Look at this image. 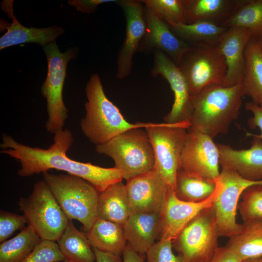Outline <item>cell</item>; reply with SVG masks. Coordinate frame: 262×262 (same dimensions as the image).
<instances>
[{"instance_id":"cell-1","label":"cell","mask_w":262,"mask_h":262,"mask_svg":"<svg viewBox=\"0 0 262 262\" xmlns=\"http://www.w3.org/2000/svg\"><path fill=\"white\" fill-rule=\"evenodd\" d=\"M1 139L0 153L20 163L21 168L17 171L20 177L44 173L50 169L62 170L86 180L99 193L123 180L121 172L115 167H102L67 157L66 152L73 143L74 138L72 132L66 129L54 133V142L47 149L23 145L7 134H3Z\"/></svg>"},{"instance_id":"cell-2","label":"cell","mask_w":262,"mask_h":262,"mask_svg":"<svg viewBox=\"0 0 262 262\" xmlns=\"http://www.w3.org/2000/svg\"><path fill=\"white\" fill-rule=\"evenodd\" d=\"M244 96L243 81L230 86L206 87L192 97L193 113L189 128L213 139L226 134L231 124L239 116Z\"/></svg>"},{"instance_id":"cell-3","label":"cell","mask_w":262,"mask_h":262,"mask_svg":"<svg viewBox=\"0 0 262 262\" xmlns=\"http://www.w3.org/2000/svg\"><path fill=\"white\" fill-rule=\"evenodd\" d=\"M86 114L80 121L81 130L90 142L103 144L128 130L146 128L155 123H130L106 97L97 74L91 76L85 88Z\"/></svg>"},{"instance_id":"cell-4","label":"cell","mask_w":262,"mask_h":262,"mask_svg":"<svg viewBox=\"0 0 262 262\" xmlns=\"http://www.w3.org/2000/svg\"><path fill=\"white\" fill-rule=\"evenodd\" d=\"M43 177L67 217L81 222L87 232L98 218V190L86 180L70 174L46 172Z\"/></svg>"},{"instance_id":"cell-5","label":"cell","mask_w":262,"mask_h":262,"mask_svg":"<svg viewBox=\"0 0 262 262\" xmlns=\"http://www.w3.org/2000/svg\"><path fill=\"white\" fill-rule=\"evenodd\" d=\"M143 128L128 130L107 142L96 146V151L112 158L115 167L126 181L152 170L155 165L153 147Z\"/></svg>"},{"instance_id":"cell-6","label":"cell","mask_w":262,"mask_h":262,"mask_svg":"<svg viewBox=\"0 0 262 262\" xmlns=\"http://www.w3.org/2000/svg\"><path fill=\"white\" fill-rule=\"evenodd\" d=\"M17 204L28 225L32 227L41 240H59L69 219L44 180L36 182L30 196L20 197Z\"/></svg>"},{"instance_id":"cell-7","label":"cell","mask_w":262,"mask_h":262,"mask_svg":"<svg viewBox=\"0 0 262 262\" xmlns=\"http://www.w3.org/2000/svg\"><path fill=\"white\" fill-rule=\"evenodd\" d=\"M48 62L46 78L42 84L41 92L46 98L48 118L46 128L52 133L63 129L68 117V110L63 98V89L68 62L76 56V49L70 48L61 52L56 42L42 47Z\"/></svg>"},{"instance_id":"cell-8","label":"cell","mask_w":262,"mask_h":262,"mask_svg":"<svg viewBox=\"0 0 262 262\" xmlns=\"http://www.w3.org/2000/svg\"><path fill=\"white\" fill-rule=\"evenodd\" d=\"M178 66L192 97L208 86L225 84L227 65L217 45L189 46Z\"/></svg>"},{"instance_id":"cell-9","label":"cell","mask_w":262,"mask_h":262,"mask_svg":"<svg viewBox=\"0 0 262 262\" xmlns=\"http://www.w3.org/2000/svg\"><path fill=\"white\" fill-rule=\"evenodd\" d=\"M214 206L199 213L172 242L183 262H210L219 248Z\"/></svg>"},{"instance_id":"cell-10","label":"cell","mask_w":262,"mask_h":262,"mask_svg":"<svg viewBox=\"0 0 262 262\" xmlns=\"http://www.w3.org/2000/svg\"><path fill=\"white\" fill-rule=\"evenodd\" d=\"M190 124L155 123L145 128L151 143L154 156V168L169 187L175 190L180 155Z\"/></svg>"},{"instance_id":"cell-11","label":"cell","mask_w":262,"mask_h":262,"mask_svg":"<svg viewBox=\"0 0 262 262\" xmlns=\"http://www.w3.org/2000/svg\"><path fill=\"white\" fill-rule=\"evenodd\" d=\"M219 152L213 139L189 128L182 146L180 168L188 175L215 180L219 175Z\"/></svg>"},{"instance_id":"cell-12","label":"cell","mask_w":262,"mask_h":262,"mask_svg":"<svg viewBox=\"0 0 262 262\" xmlns=\"http://www.w3.org/2000/svg\"><path fill=\"white\" fill-rule=\"evenodd\" d=\"M217 178L221 183L222 189L213 206L219 235L229 238L238 233L242 228V224L238 223L236 218L242 193L250 186L262 183V180H247L233 170L224 167H221Z\"/></svg>"},{"instance_id":"cell-13","label":"cell","mask_w":262,"mask_h":262,"mask_svg":"<svg viewBox=\"0 0 262 262\" xmlns=\"http://www.w3.org/2000/svg\"><path fill=\"white\" fill-rule=\"evenodd\" d=\"M152 52L154 57L152 76H161L166 80L174 96L170 111L163 118L164 123L190 124L193 113V97L184 77L178 66L165 53L159 50Z\"/></svg>"},{"instance_id":"cell-14","label":"cell","mask_w":262,"mask_h":262,"mask_svg":"<svg viewBox=\"0 0 262 262\" xmlns=\"http://www.w3.org/2000/svg\"><path fill=\"white\" fill-rule=\"evenodd\" d=\"M215 181L216 187L213 194L199 202L182 201L176 196L174 190L169 188L160 213V240L172 242L199 213L213 206L222 189L221 183L218 178Z\"/></svg>"},{"instance_id":"cell-15","label":"cell","mask_w":262,"mask_h":262,"mask_svg":"<svg viewBox=\"0 0 262 262\" xmlns=\"http://www.w3.org/2000/svg\"><path fill=\"white\" fill-rule=\"evenodd\" d=\"M122 9L126 19V33L117 58L116 77L122 79L131 73L133 57L146 30L145 6L141 0H123L116 2Z\"/></svg>"},{"instance_id":"cell-16","label":"cell","mask_w":262,"mask_h":262,"mask_svg":"<svg viewBox=\"0 0 262 262\" xmlns=\"http://www.w3.org/2000/svg\"><path fill=\"white\" fill-rule=\"evenodd\" d=\"M132 213H161L170 187L154 168L127 181Z\"/></svg>"},{"instance_id":"cell-17","label":"cell","mask_w":262,"mask_h":262,"mask_svg":"<svg viewBox=\"0 0 262 262\" xmlns=\"http://www.w3.org/2000/svg\"><path fill=\"white\" fill-rule=\"evenodd\" d=\"M145 10L146 30L138 51H162L178 66L189 45L173 33L164 19L146 6Z\"/></svg>"},{"instance_id":"cell-18","label":"cell","mask_w":262,"mask_h":262,"mask_svg":"<svg viewBox=\"0 0 262 262\" xmlns=\"http://www.w3.org/2000/svg\"><path fill=\"white\" fill-rule=\"evenodd\" d=\"M2 10L12 19L11 23L0 24L6 32L0 38V50L26 43H37L42 47L55 42V39L64 33L62 27L54 25L44 28L31 27L27 28L21 25L14 15L13 0H6L1 2Z\"/></svg>"},{"instance_id":"cell-19","label":"cell","mask_w":262,"mask_h":262,"mask_svg":"<svg viewBox=\"0 0 262 262\" xmlns=\"http://www.w3.org/2000/svg\"><path fill=\"white\" fill-rule=\"evenodd\" d=\"M248 149H236L230 146L217 144L221 167L229 168L247 180H262V140L252 136Z\"/></svg>"},{"instance_id":"cell-20","label":"cell","mask_w":262,"mask_h":262,"mask_svg":"<svg viewBox=\"0 0 262 262\" xmlns=\"http://www.w3.org/2000/svg\"><path fill=\"white\" fill-rule=\"evenodd\" d=\"M249 38V32L241 27H228L221 35L217 46L227 65L224 86H232L243 81L245 50Z\"/></svg>"},{"instance_id":"cell-21","label":"cell","mask_w":262,"mask_h":262,"mask_svg":"<svg viewBox=\"0 0 262 262\" xmlns=\"http://www.w3.org/2000/svg\"><path fill=\"white\" fill-rule=\"evenodd\" d=\"M123 228L127 244L138 253L146 254L155 241L160 240L161 215L132 213Z\"/></svg>"},{"instance_id":"cell-22","label":"cell","mask_w":262,"mask_h":262,"mask_svg":"<svg viewBox=\"0 0 262 262\" xmlns=\"http://www.w3.org/2000/svg\"><path fill=\"white\" fill-rule=\"evenodd\" d=\"M247 0H184L185 23L207 21L224 25Z\"/></svg>"},{"instance_id":"cell-23","label":"cell","mask_w":262,"mask_h":262,"mask_svg":"<svg viewBox=\"0 0 262 262\" xmlns=\"http://www.w3.org/2000/svg\"><path fill=\"white\" fill-rule=\"evenodd\" d=\"M132 213L125 185L119 181L100 193L98 218L123 226Z\"/></svg>"},{"instance_id":"cell-24","label":"cell","mask_w":262,"mask_h":262,"mask_svg":"<svg viewBox=\"0 0 262 262\" xmlns=\"http://www.w3.org/2000/svg\"><path fill=\"white\" fill-rule=\"evenodd\" d=\"M85 234L93 248L118 256L127 245L123 226L98 218Z\"/></svg>"},{"instance_id":"cell-25","label":"cell","mask_w":262,"mask_h":262,"mask_svg":"<svg viewBox=\"0 0 262 262\" xmlns=\"http://www.w3.org/2000/svg\"><path fill=\"white\" fill-rule=\"evenodd\" d=\"M244 56L243 84L245 95L262 107V44L249 39Z\"/></svg>"},{"instance_id":"cell-26","label":"cell","mask_w":262,"mask_h":262,"mask_svg":"<svg viewBox=\"0 0 262 262\" xmlns=\"http://www.w3.org/2000/svg\"><path fill=\"white\" fill-rule=\"evenodd\" d=\"M225 246L242 261L262 257V220L243 222Z\"/></svg>"},{"instance_id":"cell-27","label":"cell","mask_w":262,"mask_h":262,"mask_svg":"<svg viewBox=\"0 0 262 262\" xmlns=\"http://www.w3.org/2000/svg\"><path fill=\"white\" fill-rule=\"evenodd\" d=\"M165 21L173 33L189 46L217 45L227 29L207 21H198L191 24Z\"/></svg>"},{"instance_id":"cell-28","label":"cell","mask_w":262,"mask_h":262,"mask_svg":"<svg viewBox=\"0 0 262 262\" xmlns=\"http://www.w3.org/2000/svg\"><path fill=\"white\" fill-rule=\"evenodd\" d=\"M57 244L67 260L73 262H96L94 251L85 233L78 230L72 220L69 219Z\"/></svg>"},{"instance_id":"cell-29","label":"cell","mask_w":262,"mask_h":262,"mask_svg":"<svg viewBox=\"0 0 262 262\" xmlns=\"http://www.w3.org/2000/svg\"><path fill=\"white\" fill-rule=\"evenodd\" d=\"M216 187L215 180L193 177L180 168L174 192L177 198L182 201L199 202L209 198Z\"/></svg>"},{"instance_id":"cell-30","label":"cell","mask_w":262,"mask_h":262,"mask_svg":"<svg viewBox=\"0 0 262 262\" xmlns=\"http://www.w3.org/2000/svg\"><path fill=\"white\" fill-rule=\"evenodd\" d=\"M42 240L27 225L14 237L0 244V262H22Z\"/></svg>"},{"instance_id":"cell-31","label":"cell","mask_w":262,"mask_h":262,"mask_svg":"<svg viewBox=\"0 0 262 262\" xmlns=\"http://www.w3.org/2000/svg\"><path fill=\"white\" fill-rule=\"evenodd\" d=\"M223 26L245 28L249 39L262 44V0H247Z\"/></svg>"},{"instance_id":"cell-32","label":"cell","mask_w":262,"mask_h":262,"mask_svg":"<svg viewBox=\"0 0 262 262\" xmlns=\"http://www.w3.org/2000/svg\"><path fill=\"white\" fill-rule=\"evenodd\" d=\"M240 197L237 209L243 222L262 220V183L247 187Z\"/></svg>"},{"instance_id":"cell-33","label":"cell","mask_w":262,"mask_h":262,"mask_svg":"<svg viewBox=\"0 0 262 262\" xmlns=\"http://www.w3.org/2000/svg\"><path fill=\"white\" fill-rule=\"evenodd\" d=\"M145 6L165 21L185 23L184 0H143Z\"/></svg>"},{"instance_id":"cell-34","label":"cell","mask_w":262,"mask_h":262,"mask_svg":"<svg viewBox=\"0 0 262 262\" xmlns=\"http://www.w3.org/2000/svg\"><path fill=\"white\" fill-rule=\"evenodd\" d=\"M66 260L56 242L42 240L22 262H62Z\"/></svg>"},{"instance_id":"cell-35","label":"cell","mask_w":262,"mask_h":262,"mask_svg":"<svg viewBox=\"0 0 262 262\" xmlns=\"http://www.w3.org/2000/svg\"><path fill=\"white\" fill-rule=\"evenodd\" d=\"M172 248L171 241L158 240L146 254L147 262H183L182 257L179 254L175 255Z\"/></svg>"},{"instance_id":"cell-36","label":"cell","mask_w":262,"mask_h":262,"mask_svg":"<svg viewBox=\"0 0 262 262\" xmlns=\"http://www.w3.org/2000/svg\"><path fill=\"white\" fill-rule=\"evenodd\" d=\"M26 224L27 221L23 215L0 210V242L7 240L16 230L23 229Z\"/></svg>"},{"instance_id":"cell-37","label":"cell","mask_w":262,"mask_h":262,"mask_svg":"<svg viewBox=\"0 0 262 262\" xmlns=\"http://www.w3.org/2000/svg\"><path fill=\"white\" fill-rule=\"evenodd\" d=\"M245 108L253 114V116L250 118L247 122L249 127L251 129L259 128L261 131L260 134H253L246 131V135L247 136L256 137L262 140V107L249 101L246 103Z\"/></svg>"},{"instance_id":"cell-38","label":"cell","mask_w":262,"mask_h":262,"mask_svg":"<svg viewBox=\"0 0 262 262\" xmlns=\"http://www.w3.org/2000/svg\"><path fill=\"white\" fill-rule=\"evenodd\" d=\"M116 0H70L67 1L69 5L74 7L78 11L86 14H91L96 12L97 7L102 3L117 2Z\"/></svg>"},{"instance_id":"cell-39","label":"cell","mask_w":262,"mask_h":262,"mask_svg":"<svg viewBox=\"0 0 262 262\" xmlns=\"http://www.w3.org/2000/svg\"><path fill=\"white\" fill-rule=\"evenodd\" d=\"M241 260L226 246L219 247L210 262H241Z\"/></svg>"},{"instance_id":"cell-40","label":"cell","mask_w":262,"mask_h":262,"mask_svg":"<svg viewBox=\"0 0 262 262\" xmlns=\"http://www.w3.org/2000/svg\"><path fill=\"white\" fill-rule=\"evenodd\" d=\"M123 262H145L146 254H140L128 244L123 254Z\"/></svg>"},{"instance_id":"cell-41","label":"cell","mask_w":262,"mask_h":262,"mask_svg":"<svg viewBox=\"0 0 262 262\" xmlns=\"http://www.w3.org/2000/svg\"><path fill=\"white\" fill-rule=\"evenodd\" d=\"M93 249L95 254L96 262H123L120 256L103 252L95 248H93Z\"/></svg>"},{"instance_id":"cell-42","label":"cell","mask_w":262,"mask_h":262,"mask_svg":"<svg viewBox=\"0 0 262 262\" xmlns=\"http://www.w3.org/2000/svg\"><path fill=\"white\" fill-rule=\"evenodd\" d=\"M241 262H262V257L256 259H250L242 261Z\"/></svg>"},{"instance_id":"cell-43","label":"cell","mask_w":262,"mask_h":262,"mask_svg":"<svg viewBox=\"0 0 262 262\" xmlns=\"http://www.w3.org/2000/svg\"><path fill=\"white\" fill-rule=\"evenodd\" d=\"M73 262L71 261H70V260H66L65 261H64V262Z\"/></svg>"}]
</instances>
